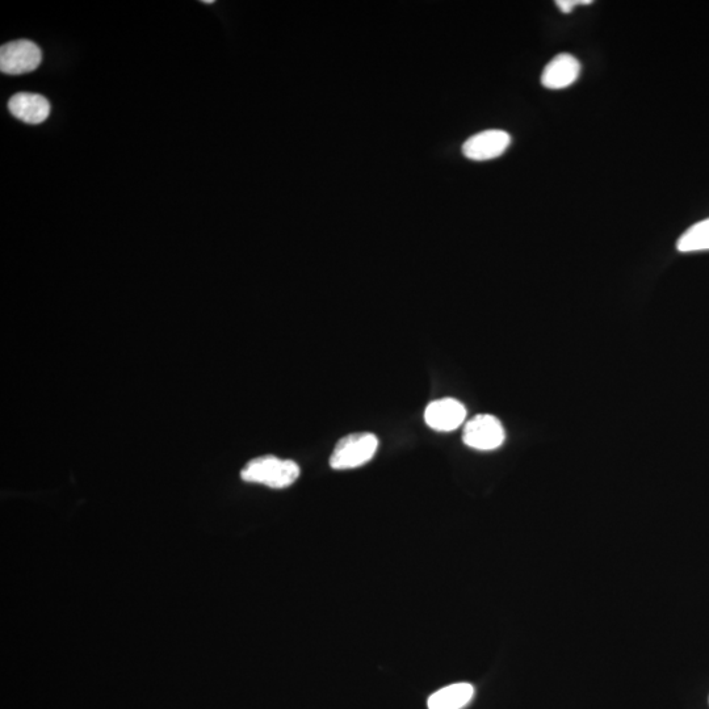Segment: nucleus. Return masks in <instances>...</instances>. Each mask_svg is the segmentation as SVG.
Masks as SVG:
<instances>
[{"label":"nucleus","instance_id":"0eeeda50","mask_svg":"<svg viewBox=\"0 0 709 709\" xmlns=\"http://www.w3.org/2000/svg\"><path fill=\"white\" fill-rule=\"evenodd\" d=\"M581 73V64L572 54H559L544 67L541 85L548 90H562L577 81Z\"/></svg>","mask_w":709,"mask_h":709},{"label":"nucleus","instance_id":"9b49d317","mask_svg":"<svg viewBox=\"0 0 709 709\" xmlns=\"http://www.w3.org/2000/svg\"><path fill=\"white\" fill-rule=\"evenodd\" d=\"M591 0H557L556 6L560 8L564 14H570L573 8L578 4H591Z\"/></svg>","mask_w":709,"mask_h":709},{"label":"nucleus","instance_id":"f03ea898","mask_svg":"<svg viewBox=\"0 0 709 709\" xmlns=\"http://www.w3.org/2000/svg\"><path fill=\"white\" fill-rule=\"evenodd\" d=\"M379 439L371 432H356L344 436L330 457V467L337 471L363 467L376 455Z\"/></svg>","mask_w":709,"mask_h":709},{"label":"nucleus","instance_id":"f257e3e1","mask_svg":"<svg viewBox=\"0 0 709 709\" xmlns=\"http://www.w3.org/2000/svg\"><path fill=\"white\" fill-rule=\"evenodd\" d=\"M243 481L268 486L272 489H285L295 484L300 477V467L292 460H283L275 456H262L251 460L242 469Z\"/></svg>","mask_w":709,"mask_h":709},{"label":"nucleus","instance_id":"39448f33","mask_svg":"<svg viewBox=\"0 0 709 709\" xmlns=\"http://www.w3.org/2000/svg\"><path fill=\"white\" fill-rule=\"evenodd\" d=\"M510 145L511 136L505 130H484L465 141L463 154L471 161H492L501 157Z\"/></svg>","mask_w":709,"mask_h":709},{"label":"nucleus","instance_id":"7ed1b4c3","mask_svg":"<svg viewBox=\"0 0 709 709\" xmlns=\"http://www.w3.org/2000/svg\"><path fill=\"white\" fill-rule=\"evenodd\" d=\"M506 432L494 415L478 414L465 423L463 442L477 451H493L505 443Z\"/></svg>","mask_w":709,"mask_h":709},{"label":"nucleus","instance_id":"f8f14e48","mask_svg":"<svg viewBox=\"0 0 709 709\" xmlns=\"http://www.w3.org/2000/svg\"><path fill=\"white\" fill-rule=\"evenodd\" d=\"M203 3H204V4H213V3H215V2H213V0H204Z\"/></svg>","mask_w":709,"mask_h":709},{"label":"nucleus","instance_id":"9d476101","mask_svg":"<svg viewBox=\"0 0 709 709\" xmlns=\"http://www.w3.org/2000/svg\"><path fill=\"white\" fill-rule=\"evenodd\" d=\"M677 249L681 253H698L709 250V218L692 225L678 239Z\"/></svg>","mask_w":709,"mask_h":709},{"label":"nucleus","instance_id":"423d86ee","mask_svg":"<svg viewBox=\"0 0 709 709\" xmlns=\"http://www.w3.org/2000/svg\"><path fill=\"white\" fill-rule=\"evenodd\" d=\"M467 418V409L455 398H442L430 402L425 410V421L430 429L451 432L459 429Z\"/></svg>","mask_w":709,"mask_h":709},{"label":"nucleus","instance_id":"6e6552de","mask_svg":"<svg viewBox=\"0 0 709 709\" xmlns=\"http://www.w3.org/2000/svg\"><path fill=\"white\" fill-rule=\"evenodd\" d=\"M12 115L27 124H41L50 115V104L43 95L19 92L8 102Z\"/></svg>","mask_w":709,"mask_h":709},{"label":"nucleus","instance_id":"20e7f679","mask_svg":"<svg viewBox=\"0 0 709 709\" xmlns=\"http://www.w3.org/2000/svg\"><path fill=\"white\" fill-rule=\"evenodd\" d=\"M43 61L39 46L29 40H16L0 49V70L7 75L32 73Z\"/></svg>","mask_w":709,"mask_h":709},{"label":"nucleus","instance_id":"1a4fd4ad","mask_svg":"<svg viewBox=\"0 0 709 709\" xmlns=\"http://www.w3.org/2000/svg\"><path fill=\"white\" fill-rule=\"evenodd\" d=\"M474 688L469 683H455L436 691L429 699V709H461L473 699Z\"/></svg>","mask_w":709,"mask_h":709}]
</instances>
